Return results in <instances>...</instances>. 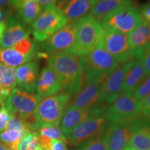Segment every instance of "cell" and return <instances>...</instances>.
Listing matches in <instances>:
<instances>
[{
    "label": "cell",
    "mask_w": 150,
    "mask_h": 150,
    "mask_svg": "<svg viewBox=\"0 0 150 150\" xmlns=\"http://www.w3.org/2000/svg\"><path fill=\"white\" fill-rule=\"evenodd\" d=\"M48 65L61 83L62 90L74 97L85 83L79 56L69 52H61L50 55Z\"/></svg>",
    "instance_id": "obj_1"
},
{
    "label": "cell",
    "mask_w": 150,
    "mask_h": 150,
    "mask_svg": "<svg viewBox=\"0 0 150 150\" xmlns=\"http://www.w3.org/2000/svg\"><path fill=\"white\" fill-rule=\"evenodd\" d=\"M104 33L101 21L90 14L84 16L77 21L76 42L70 53L81 56L102 46Z\"/></svg>",
    "instance_id": "obj_2"
},
{
    "label": "cell",
    "mask_w": 150,
    "mask_h": 150,
    "mask_svg": "<svg viewBox=\"0 0 150 150\" xmlns=\"http://www.w3.org/2000/svg\"><path fill=\"white\" fill-rule=\"evenodd\" d=\"M143 22L140 8L129 0L115 8L102 20L101 23L105 31L112 30L129 34Z\"/></svg>",
    "instance_id": "obj_3"
},
{
    "label": "cell",
    "mask_w": 150,
    "mask_h": 150,
    "mask_svg": "<svg viewBox=\"0 0 150 150\" xmlns=\"http://www.w3.org/2000/svg\"><path fill=\"white\" fill-rule=\"evenodd\" d=\"M41 97L20 88H16L8 97L5 107L11 115L16 116L32 131H35V112Z\"/></svg>",
    "instance_id": "obj_4"
},
{
    "label": "cell",
    "mask_w": 150,
    "mask_h": 150,
    "mask_svg": "<svg viewBox=\"0 0 150 150\" xmlns=\"http://www.w3.org/2000/svg\"><path fill=\"white\" fill-rule=\"evenodd\" d=\"M79 58L85 76V83L104 78L120 64L102 46Z\"/></svg>",
    "instance_id": "obj_5"
},
{
    "label": "cell",
    "mask_w": 150,
    "mask_h": 150,
    "mask_svg": "<svg viewBox=\"0 0 150 150\" xmlns=\"http://www.w3.org/2000/svg\"><path fill=\"white\" fill-rule=\"evenodd\" d=\"M71 102L68 93H57L52 96L41 97L35 112V131L43 125H59L63 113Z\"/></svg>",
    "instance_id": "obj_6"
},
{
    "label": "cell",
    "mask_w": 150,
    "mask_h": 150,
    "mask_svg": "<svg viewBox=\"0 0 150 150\" xmlns=\"http://www.w3.org/2000/svg\"><path fill=\"white\" fill-rule=\"evenodd\" d=\"M106 115L109 122L131 124L143 116L141 102L133 93H122L106 108Z\"/></svg>",
    "instance_id": "obj_7"
},
{
    "label": "cell",
    "mask_w": 150,
    "mask_h": 150,
    "mask_svg": "<svg viewBox=\"0 0 150 150\" xmlns=\"http://www.w3.org/2000/svg\"><path fill=\"white\" fill-rule=\"evenodd\" d=\"M106 108L97 107L96 111L86 120L79 124L66 136L72 145H79L104 133L109 122L106 115Z\"/></svg>",
    "instance_id": "obj_8"
},
{
    "label": "cell",
    "mask_w": 150,
    "mask_h": 150,
    "mask_svg": "<svg viewBox=\"0 0 150 150\" xmlns=\"http://www.w3.org/2000/svg\"><path fill=\"white\" fill-rule=\"evenodd\" d=\"M62 10L58 6L42 10L31 24V30L37 42H43L67 24Z\"/></svg>",
    "instance_id": "obj_9"
},
{
    "label": "cell",
    "mask_w": 150,
    "mask_h": 150,
    "mask_svg": "<svg viewBox=\"0 0 150 150\" xmlns=\"http://www.w3.org/2000/svg\"><path fill=\"white\" fill-rule=\"evenodd\" d=\"M36 54V45L27 37L10 48H0V63L7 67L17 68L31 61Z\"/></svg>",
    "instance_id": "obj_10"
},
{
    "label": "cell",
    "mask_w": 150,
    "mask_h": 150,
    "mask_svg": "<svg viewBox=\"0 0 150 150\" xmlns=\"http://www.w3.org/2000/svg\"><path fill=\"white\" fill-rule=\"evenodd\" d=\"M134 61L120 63L115 70L105 76L101 85L99 102L112 104L122 93L125 75Z\"/></svg>",
    "instance_id": "obj_11"
},
{
    "label": "cell",
    "mask_w": 150,
    "mask_h": 150,
    "mask_svg": "<svg viewBox=\"0 0 150 150\" xmlns=\"http://www.w3.org/2000/svg\"><path fill=\"white\" fill-rule=\"evenodd\" d=\"M76 24L77 21L69 22L42 42V48L50 55L61 52L70 53L76 42Z\"/></svg>",
    "instance_id": "obj_12"
},
{
    "label": "cell",
    "mask_w": 150,
    "mask_h": 150,
    "mask_svg": "<svg viewBox=\"0 0 150 150\" xmlns=\"http://www.w3.org/2000/svg\"><path fill=\"white\" fill-rule=\"evenodd\" d=\"M102 47L120 63L135 59L134 50L131 49L127 34L118 31H105Z\"/></svg>",
    "instance_id": "obj_13"
},
{
    "label": "cell",
    "mask_w": 150,
    "mask_h": 150,
    "mask_svg": "<svg viewBox=\"0 0 150 150\" xmlns=\"http://www.w3.org/2000/svg\"><path fill=\"white\" fill-rule=\"evenodd\" d=\"M108 150H125L129 147L131 124L109 122L107 128Z\"/></svg>",
    "instance_id": "obj_14"
},
{
    "label": "cell",
    "mask_w": 150,
    "mask_h": 150,
    "mask_svg": "<svg viewBox=\"0 0 150 150\" xmlns=\"http://www.w3.org/2000/svg\"><path fill=\"white\" fill-rule=\"evenodd\" d=\"M104 78L84 83L81 91L74 97L70 106L79 108H91L99 102L100 89Z\"/></svg>",
    "instance_id": "obj_15"
},
{
    "label": "cell",
    "mask_w": 150,
    "mask_h": 150,
    "mask_svg": "<svg viewBox=\"0 0 150 150\" xmlns=\"http://www.w3.org/2000/svg\"><path fill=\"white\" fill-rule=\"evenodd\" d=\"M29 36V31L18 17L11 16L6 21V29L0 48H10L22 39Z\"/></svg>",
    "instance_id": "obj_16"
},
{
    "label": "cell",
    "mask_w": 150,
    "mask_h": 150,
    "mask_svg": "<svg viewBox=\"0 0 150 150\" xmlns=\"http://www.w3.org/2000/svg\"><path fill=\"white\" fill-rule=\"evenodd\" d=\"M97 107L98 106L91 108H79L72 106H68L59 124L65 136H67L75 127L91 117L96 111Z\"/></svg>",
    "instance_id": "obj_17"
},
{
    "label": "cell",
    "mask_w": 150,
    "mask_h": 150,
    "mask_svg": "<svg viewBox=\"0 0 150 150\" xmlns=\"http://www.w3.org/2000/svg\"><path fill=\"white\" fill-rule=\"evenodd\" d=\"M39 76V65L36 62L29 63L16 68V77L18 88L34 93Z\"/></svg>",
    "instance_id": "obj_18"
},
{
    "label": "cell",
    "mask_w": 150,
    "mask_h": 150,
    "mask_svg": "<svg viewBox=\"0 0 150 150\" xmlns=\"http://www.w3.org/2000/svg\"><path fill=\"white\" fill-rule=\"evenodd\" d=\"M129 146L134 150H150V120L140 117L131 123Z\"/></svg>",
    "instance_id": "obj_19"
},
{
    "label": "cell",
    "mask_w": 150,
    "mask_h": 150,
    "mask_svg": "<svg viewBox=\"0 0 150 150\" xmlns=\"http://www.w3.org/2000/svg\"><path fill=\"white\" fill-rule=\"evenodd\" d=\"M62 90L56 73L49 65L42 69L38 79L35 91L40 97L52 96Z\"/></svg>",
    "instance_id": "obj_20"
},
{
    "label": "cell",
    "mask_w": 150,
    "mask_h": 150,
    "mask_svg": "<svg viewBox=\"0 0 150 150\" xmlns=\"http://www.w3.org/2000/svg\"><path fill=\"white\" fill-rule=\"evenodd\" d=\"M96 0H67L61 6L67 22L78 21L91 12Z\"/></svg>",
    "instance_id": "obj_21"
},
{
    "label": "cell",
    "mask_w": 150,
    "mask_h": 150,
    "mask_svg": "<svg viewBox=\"0 0 150 150\" xmlns=\"http://www.w3.org/2000/svg\"><path fill=\"white\" fill-rule=\"evenodd\" d=\"M146 76L147 74L141 62L138 59H134V63L128 69L125 75L122 93H134V91Z\"/></svg>",
    "instance_id": "obj_22"
},
{
    "label": "cell",
    "mask_w": 150,
    "mask_h": 150,
    "mask_svg": "<svg viewBox=\"0 0 150 150\" xmlns=\"http://www.w3.org/2000/svg\"><path fill=\"white\" fill-rule=\"evenodd\" d=\"M16 9L18 18L24 24H31L42 11L41 6L35 0H20Z\"/></svg>",
    "instance_id": "obj_23"
},
{
    "label": "cell",
    "mask_w": 150,
    "mask_h": 150,
    "mask_svg": "<svg viewBox=\"0 0 150 150\" xmlns=\"http://www.w3.org/2000/svg\"><path fill=\"white\" fill-rule=\"evenodd\" d=\"M131 49L136 50L150 43V24L143 21L127 35Z\"/></svg>",
    "instance_id": "obj_24"
},
{
    "label": "cell",
    "mask_w": 150,
    "mask_h": 150,
    "mask_svg": "<svg viewBox=\"0 0 150 150\" xmlns=\"http://www.w3.org/2000/svg\"><path fill=\"white\" fill-rule=\"evenodd\" d=\"M17 88L16 68L8 67L0 78V106H4L8 97Z\"/></svg>",
    "instance_id": "obj_25"
},
{
    "label": "cell",
    "mask_w": 150,
    "mask_h": 150,
    "mask_svg": "<svg viewBox=\"0 0 150 150\" xmlns=\"http://www.w3.org/2000/svg\"><path fill=\"white\" fill-rule=\"evenodd\" d=\"M128 1L129 0H99V1H96L90 12V15L101 21V20L105 16Z\"/></svg>",
    "instance_id": "obj_26"
},
{
    "label": "cell",
    "mask_w": 150,
    "mask_h": 150,
    "mask_svg": "<svg viewBox=\"0 0 150 150\" xmlns=\"http://www.w3.org/2000/svg\"><path fill=\"white\" fill-rule=\"evenodd\" d=\"M27 132L16 129H5L0 132V142L11 150H18L19 143Z\"/></svg>",
    "instance_id": "obj_27"
},
{
    "label": "cell",
    "mask_w": 150,
    "mask_h": 150,
    "mask_svg": "<svg viewBox=\"0 0 150 150\" xmlns=\"http://www.w3.org/2000/svg\"><path fill=\"white\" fill-rule=\"evenodd\" d=\"M38 135L45 136L51 140H61L65 142H67L66 136L63 134L59 125H43L36 129Z\"/></svg>",
    "instance_id": "obj_28"
},
{
    "label": "cell",
    "mask_w": 150,
    "mask_h": 150,
    "mask_svg": "<svg viewBox=\"0 0 150 150\" xmlns=\"http://www.w3.org/2000/svg\"><path fill=\"white\" fill-rule=\"evenodd\" d=\"M83 150H108L106 129L101 135L84 142Z\"/></svg>",
    "instance_id": "obj_29"
},
{
    "label": "cell",
    "mask_w": 150,
    "mask_h": 150,
    "mask_svg": "<svg viewBox=\"0 0 150 150\" xmlns=\"http://www.w3.org/2000/svg\"><path fill=\"white\" fill-rule=\"evenodd\" d=\"M38 134L35 131H29L21 140L18 145V150H39L38 144Z\"/></svg>",
    "instance_id": "obj_30"
},
{
    "label": "cell",
    "mask_w": 150,
    "mask_h": 150,
    "mask_svg": "<svg viewBox=\"0 0 150 150\" xmlns=\"http://www.w3.org/2000/svg\"><path fill=\"white\" fill-rule=\"evenodd\" d=\"M134 58L141 62L147 76L150 75V43L134 50Z\"/></svg>",
    "instance_id": "obj_31"
},
{
    "label": "cell",
    "mask_w": 150,
    "mask_h": 150,
    "mask_svg": "<svg viewBox=\"0 0 150 150\" xmlns=\"http://www.w3.org/2000/svg\"><path fill=\"white\" fill-rule=\"evenodd\" d=\"M150 94V75L146 76L133 93L135 97L140 102Z\"/></svg>",
    "instance_id": "obj_32"
},
{
    "label": "cell",
    "mask_w": 150,
    "mask_h": 150,
    "mask_svg": "<svg viewBox=\"0 0 150 150\" xmlns=\"http://www.w3.org/2000/svg\"><path fill=\"white\" fill-rule=\"evenodd\" d=\"M11 117V113L4 106H0V132L5 130Z\"/></svg>",
    "instance_id": "obj_33"
},
{
    "label": "cell",
    "mask_w": 150,
    "mask_h": 150,
    "mask_svg": "<svg viewBox=\"0 0 150 150\" xmlns=\"http://www.w3.org/2000/svg\"><path fill=\"white\" fill-rule=\"evenodd\" d=\"M38 144L41 150H51L52 142V140L45 136L38 135Z\"/></svg>",
    "instance_id": "obj_34"
},
{
    "label": "cell",
    "mask_w": 150,
    "mask_h": 150,
    "mask_svg": "<svg viewBox=\"0 0 150 150\" xmlns=\"http://www.w3.org/2000/svg\"><path fill=\"white\" fill-rule=\"evenodd\" d=\"M141 108L142 115L150 120V94L141 102Z\"/></svg>",
    "instance_id": "obj_35"
},
{
    "label": "cell",
    "mask_w": 150,
    "mask_h": 150,
    "mask_svg": "<svg viewBox=\"0 0 150 150\" xmlns=\"http://www.w3.org/2000/svg\"><path fill=\"white\" fill-rule=\"evenodd\" d=\"M140 11L143 21L150 24V4L142 5L140 8Z\"/></svg>",
    "instance_id": "obj_36"
},
{
    "label": "cell",
    "mask_w": 150,
    "mask_h": 150,
    "mask_svg": "<svg viewBox=\"0 0 150 150\" xmlns=\"http://www.w3.org/2000/svg\"><path fill=\"white\" fill-rule=\"evenodd\" d=\"M35 1L41 6L42 10L57 6V1L56 0H35Z\"/></svg>",
    "instance_id": "obj_37"
},
{
    "label": "cell",
    "mask_w": 150,
    "mask_h": 150,
    "mask_svg": "<svg viewBox=\"0 0 150 150\" xmlns=\"http://www.w3.org/2000/svg\"><path fill=\"white\" fill-rule=\"evenodd\" d=\"M52 142L51 150H67L66 142L58 140H52Z\"/></svg>",
    "instance_id": "obj_38"
},
{
    "label": "cell",
    "mask_w": 150,
    "mask_h": 150,
    "mask_svg": "<svg viewBox=\"0 0 150 150\" xmlns=\"http://www.w3.org/2000/svg\"><path fill=\"white\" fill-rule=\"evenodd\" d=\"M13 16V15L11 10L0 7V22L6 21L9 18Z\"/></svg>",
    "instance_id": "obj_39"
},
{
    "label": "cell",
    "mask_w": 150,
    "mask_h": 150,
    "mask_svg": "<svg viewBox=\"0 0 150 150\" xmlns=\"http://www.w3.org/2000/svg\"><path fill=\"white\" fill-rule=\"evenodd\" d=\"M20 0H0V7H12L16 9Z\"/></svg>",
    "instance_id": "obj_40"
},
{
    "label": "cell",
    "mask_w": 150,
    "mask_h": 150,
    "mask_svg": "<svg viewBox=\"0 0 150 150\" xmlns=\"http://www.w3.org/2000/svg\"><path fill=\"white\" fill-rule=\"evenodd\" d=\"M5 29H6V21L0 22V45H1V42H2Z\"/></svg>",
    "instance_id": "obj_41"
},
{
    "label": "cell",
    "mask_w": 150,
    "mask_h": 150,
    "mask_svg": "<svg viewBox=\"0 0 150 150\" xmlns=\"http://www.w3.org/2000/svg\"><path fill=\"white\" fill-rule=\"evenodd\" d=\"M8 67L6 66L1 63H0V78L1 77V76L4 74V73L6 72V70H7Z\"/></svg>",
    "instance_id": "obj_42"
},
{
    "label": "cell",
    "mask_w": 150,
    "mask_h": 150,
    "mask_svg": "<svg viewBox=\"0 0 150 150\" xmlns=\"http://www.w3.org/2000/svg\"><path fill=\"white\" fill-rule=\"evenodd\" d=\"M56 1H57V6L61 8L62 6L64 4L65 2L67 1V0H56Z\"/></svg>",
    "instance_id": "obj_43"
},
{
    "label": "cell",
    "mask_w": 150,
    "mask_h": 150,
    "mask_svg": "<svg viewBox=\"0 0 150 150\" xmlns=\"http://www.w3.org/2000/svg\"><path fill=\"white\" fill-rule=\"evenodd\" d=\"M0 150H11V149H9L6 145H5L4 144L2 143V142H0Z\"/></svg>",
    "instance_id": "obj_44"
},
{
    "label": "cell",
    "mask_w": 150,
    "mask_h": 150,
    "mask_svg": "<svg viewBox=\"0 0 150 150\" xmlns=\"http://www.w3.org/2000/svg\"><path fill=\"white\" fill-rule=\"evenodd\" d=\"M125 150H134V149H132V148L131 147H127L126 149H125Z\"/></svg>",
    "instance_id": "obj_45"
},
{
    "label": "cell",
    "mask_w": 150,
    "mask_h": 150,
    "mask_svg": "<svg viewBox=\"0 0 150 150\" xmlns=\"http://www.w3.org/2000/svg\"><path fill=\"white\" fill-rule=\"evenodd\" d=\"M96 1H99V0H96Z\"/></svg>",
    "instance_id": "obj_46"
},
{
    "label": "cell",
    "mask_w": 150,
    "mask_h": 150,
    "mask_svg": "<svg viewBox=\"0 0 150 150\" xmlns=\"http://www.w3.org/2000/svg\"><path fill=\"white\" fill-rule=\"evenodd\" d=\"M39 150H41V149H39Z\"/></svg>",
    "instance_id": "obj_47"
}]
</instances>
